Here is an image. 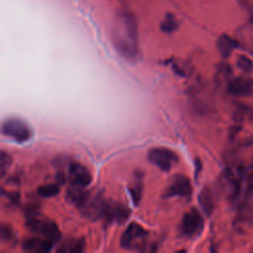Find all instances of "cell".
<instances>
[{"label":"cell","mask_w":253,"mask_h":253,"mask_svg":"<svg viewBox=\"0 0 253 253\" xmlns=\"http://www.w3.org/2000/svg\"><path fill=\"white\" fill-rule=\"evenodd\" d=\"M38 193L41 197H43V198L55 197L59 193V187L57 184L42 185L38 189Z\"/></svg>","instance_id":"ffe728a7"},{"label":"cell","mask_w":253,"mask_h":253,"mask_svg":"<svg viewBox=\"0 0 253 253\" xmlns=\"http://www.w3.org/2000/svg\"><path fill=\"white\" fill-rule=\"evenodd\" d=\"M249 19H250V22L253 23V8L250 9V18Z\"/></svg>","instance_id":"cb8c5ba5"},{"label":"cell","mask_w":253,"mask_h":253,"mask_svg":"<svg viewBox=\"0 0 253 253\" xmlns=\"http://www.w3.org/2000/svg\"><path fill=\"white\" fill-rule=\"evenodd\" d=\"M192 194V185L188 177L182 174H177L172 179L170 185L166 189L167 197H190Z\"/></svg>","instance_id":"30bf717a"},{"label":"cell","mask_w":253,"mask_h":253,"mask_svg":"<svg viewBox=\"0 0 253 253\" xmlns=\"http://www.w3.org/2000/svg\"><path fill=\"white\" fill-rule=\"evenodd\" d=\"M216 46H217V49H218L219 53L221 54V56L226 58L232 53V51L235 48H237L239 46V43L235 39L231 38L228 35L223 34V35L219 36V38L216 42Z\"/></svg>","instance_id":"4fadbf2b"},{"label":"cell","mask_w":253,"mask_h":253,"mask_svg":"<svg viewBox=\"0 0 253 253\" xmlns=\"http://www.w3.org/2000/svg\"><path fill=\"white\" fill-rule=\"evenodd\" d=\"M204 228V218L202 214L193 209L186 212L181 221V233L188 238H194L201 234Z\"/></svg>","instance_id":"8992f818"},{"label":"cell","mask_w":253,"mask_h":253,"mask_svg":"<svg viewBox=\"0 0 253 253\" xmlns=\"http://www.w3.org/2000/svg\"><path fill=\"white\" fill-rule=\"evenodd\" d=\"M252 167H253V159H252Z\"/></svg>","instance_id":"d4e9b609"},{"label":"cell","mask_w":253,"mask_h":253,"mask_svg":"<svg viewBox=\"0 0 253 253\" xmlns=\"http://www.w3.org/2000/svg\"><path fill=\"white\" fill-rule=\"evenodd\" d=\"M199 204L203 211L210 216L214 210V197L211 188L205 187L199 195Z\"/></svg>","instance_id":"5bb4252c"},{"label":"cell","mask_w":253,"mask_h":253,"mask_svg":"<svg viewBox=\"0 0 253 253\" xmlns=\"http://www.w3.org/2000/svg\"><path fill=\"white\" fill-rule=\"evenodd\" d=\"M236 66L244 73H250L253 70V61L248 56L241 54L236 59Z\"/></svg>","instance_id":"44dd1931"},{"label":"cell","mask_w":253,"mask_h":253,"mask_svg":"<svg viewBox=\"0 0 253 253\" xmlns=\"http://www.w3.org/2000/svg\"><path fill=\"white\" fill-rule=\"evenodd\" d=\"M226 91L237 97H249L253 95V78L237 76L231 78L226 85Z\"/></svg>","instance_id":"ba28073f"},{"label":"cell","mask_w":253,"mask_h":253,"mask_svg":"<svg viewBox=\"0 0 253 253\" xmlns=\"http://www.w3.org/2000/svg\"><path fill=\"white\" fill-rule=\"evenodd\" d=\"M148 232L138 223H129L121 236L120 244L127 250H142L146 244Z\"/></svg>","instance_id":"3957f363"},{"label":"cell","mask_w":253,"mask_h":253,"mask_svg":"<svg viewBox=\"0 0 253 253\" xmlns=\"http://www.w3.org/2000/svg\"><path fill=\"white\" fill-rule=\"evenodd\" d=\"M85 250V241L83 238L69 239L65 241L61 247L58 249V252H67V253H80Z\"/></svg>","instance_id":"e0dca14e"},{"label":"cell","mask_w":253,"mask_h":253,"mask_svg":"<svg viewBox=\"0 0 253 253\" xmlns=\"http://www.w3.org/2000/svg\"><path fill=\"white\" fill-rule=\"evenodd\" d=\"M231 67L230 65H228L227 63H220L216 69V72H215V82L218 84V85H221L222 83L224 82H228L230 81V76H231Z\"/></svg>","instance_id":"ac0fdd59"},{"label":"cell","mask_w":253,"mask_h":253,"mask_svg":"<svg viewBox=\"0 0 253 253\" xmlns=\"http://www.w3.org/2000/svg\"><path fill=\"white\" fill-rule=\"evenodd\" d=\"M68 179L73 186L86 188L92 181L90 171L79 162H72L68 168Z\"/></svg>","instance_id":"9c48e42d"},{"label":"cell","mask_w":253,"mask_h":253,"mask_svg":"<svg viewBox=\"0 0 253 253\" xmlns=\"http://www.w3.org/2000/svg\"><path fill=\"white\" fill-rule=\"evenodd\" d=\"M179 28V22L172 14H167L160 24V30L165 34H172Z\"/></svg>","instance_id":"d6986e66"},{"label":"cell","mask_w":253,"mask_h":253,"mask_svg":"<svg viewBox=\"0 0 253 253\" xmlns=\"http://www.w3.org/2000/svg\"><path fill=\"white\" fill-rule=\"evenodd\" d=\"M2 133L17 142H25L32 136L30 126L21 119H7L2 124Z\"/></svg>","instance_id":"277c9868"},{"label":"cell","mask_w":253,"mask_h":253,"mask_svg":"<svg viewBox=\"0 0 253 253\" xmlns=\"http://www.w3.org/2000/svg\"><path fill=\"white\" fill-rule=\"evenodd\" d=\"M130 211L129 209L118 203H109L104 219L108 222H117L119 224H124L129 217Z\"/></svg>","instance_id":"8fae6325"},{"label":"cell","mask_w":253,"mask_h":253,"mask_svg":"<svg viewBox=\"0 0 253 253\" xmlns=\"http://www.w3.org/2000/svg\"><path fill=\"white\" fill-rule=\"evenodd\" d=\"M111 42L118 53L127 60H135L139 57L138 31L134 15L120 9L111 26Z\"/></svg>","instance_id":"6da1fadb"},{"label":"cell","mask_w":253,"mask_h":253,"mask_svg":"<svg viewBox=\"0 0 253 253\" xmlns=\"http://www.w3.org/2000/svg\"><path fill=\"white\" fill-rule=\"evenodd\" d=\"M108 204L109 202H106L101 196L92 195L89 193L85 202L79 207V210L86 217L96 220L99 218H104Z\"/></svg>","instance_id":"5b68a950"},{"label":"cell","mask_w":253,"mask_h":253,"mask_svg":"<svg viewBox=\"0 0 253 253\" xmlns=\"http://www.w3.org/2000/svg\"><path fill=\"white\" fill-rule=\"evenodd\" d=\"M11 163H12L11 155L8 152L2 150L1 153H0V172H1V176L2 177L8 171Z\"/></svg>","instance_id":"7402d4cb"},{"label":"cell","mask_w":253,"mask_h":253,"mask_svg":"<svg viewBox=\"0 0 253 253\" xmlns=\"http://www.w3.org/2000/svg\"><path fill=\"white\" fill-rule=\"evenodd\" d=\"M88 195H89V192L85 191V188L71 185V187L67 190L66 198L71 204L79 208L85 202Z\"/></svg>","instance_id":"2e32d148"},{"label":"cell","mask_w":253,"mask_h":253,"mask_svg":"<svg viewBox=\"0 0 253 253\" xmlns=\"http://www.w3.org/2000/svg\"><path fill=\"white\" fill-rule=\"evenodd\" d=\"M54 242L45 237H30L24 240L23 250L28 253H47Z\"/></svg>","instance_id":"7c38bea8"},{"label":"cell","mask_w":253,"mask_h":253,"mask_svg":"<svg viewBox=\"0 0 253 253\" xmlns=\"http://www.w3.org/2000/svg\"><path fill=\"white\" fill-rule=\"evenodd\" d=\"M0 236H1V239L4 240V241H9L11 240L12 238H14V233H13V230L10 226L6 225V224H2L1 225V228H0Z\"/></svg>","instance_id":"603a6c76"},{"label":"cell","mask_w":253,"mask_h":253,"mask_svg":"<svg viewBox=\"0 0 253 253\" xmlns=\"http://www.w3.org/2000/svg\"><path fill=\"white\" fill-rule=\"evenodd\" d=\"M142 174L140 172H135L133 175V179L128 185V191L131 196V200L135 206H138L142 197Z\"/></svg>","instance_id":"9a60e30c"},{"label":"cell","mask_w":253,"mask_h":253,"mask_svg":"<svg viewBox=\"0 0 253 253\" xmlns=\"http://www.w3.org/2000/svg\"><path fill=\"white\" fill-rule=\"evenodd\" d=\"M26 226L31 232L43 236L52 242L58 241L61 237L57 224L52 220L38 216V213L27 216Z\"/></svg>","instance_id":"7a4b0ae2"},{"label":"cell","mask_w":253,"mask_h":253,"mask_svg":"<svg viewBox=\"0 0 253 253\" xmlns=\"http://www.w3.org/2000/svg\"><path fill=\"white\" fill-rule=\"evenodd\" d=\"M147 158L149 162L163 171H169L178 161L177 154L166 147H154L149 149Z\"/></svg>","instance_id":"52a82bcc"}]
</instances>
